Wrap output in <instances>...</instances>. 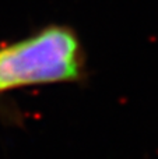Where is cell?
Here are the masks:
<instances>
[{"instance_id": "cell-1", "label": "cell", "mask_w": 158, "mask_h": 159, "mask_svg": "<svg viewBox=\"0 0 158 159\" xmlns=\"http://www.w3.org/2000/svg\"><path fill=\"white\" fill-rule=\"evenodd\" d=\"M78 50L77 38L60 27L0 49V91L77 78Z\"/></svg>"}]
</instances>
